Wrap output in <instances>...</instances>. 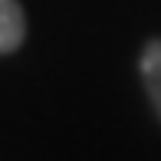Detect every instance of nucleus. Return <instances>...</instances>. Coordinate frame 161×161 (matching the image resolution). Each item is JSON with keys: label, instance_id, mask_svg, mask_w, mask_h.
Wrapping results in <instances>:
<instances>
[{"label": "nucleus", "instance_id": "1", "mask_svg": "<svg viewBox=\"0 0 161 161\" xmlns=\"http://www.w3.org/2000/svg\"><path fill=\"white\" fill-rule=\"evenodd\" d=\"M26 36V17L20 0H0V56L20 49Z\"/></svg>", "mask_w": 161, "mask_h": 161}, {"label": "nucleus", "instance_id": "2", "mask_svg": "<svg viewBox=\"0 0 161 161\" xmlns=\"http://www.w3.org/2000/svg\"><path fill=\"white\" fill-rule=\"evenodd\" d=\"M142 82L148 92L151 105H155L158 119H161V40H151L142 53Z\"/></svg>", "mask_w": 161, "mask_h": 161}]
</instances>
